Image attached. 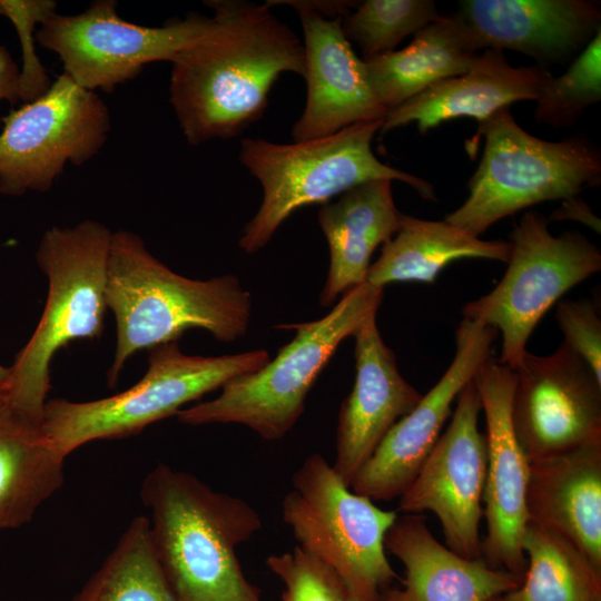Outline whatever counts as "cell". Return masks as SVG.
Returning a JSON list of instances; mask_svg holds the SVG:
<instances>
[{"instance_id":"1","label":"cell","mask_w":601,"mask_h":601,"mask_svg":"<svg viewBox=\"0 0 601 601\" xmlns=\"http://www.w3.org/2000/svg\"><path fill=\"white\" fill-rule=\"evenodd\" d=\"M208 31L171 62L169 101L186 140L230 139L265 112L278 77L306 72L303 41L270 7L243 0L205 1Z\"/></svg>"},{"instance_id":"2","label":"cell","mask_w":601,"mask_h":601,"mask_svg":"<svg viewBox=\"0 0 601 601\" xmlns=\"http://www.w3.org/2000/svg\"><path fill=\"white\" fill-rule=\"evenodd\" d=\"M140 496L177 601H262L236 554L262 526L252 505L164 463L147 474Z\"/></svg>"},{"instance_id":"3","label":"cell","mask_w":601,"mask_h":601,"mask_svg":"<svg viewBox=\"0 0 601 601\" xmlns=\"http://www.w3.org/2000/svg\"><path fill=\"white\" fill-rule=\"evenodd\" d=\"M106 300L117 324L110 385L138 351L177 342L193 328L230 343L247 334L252 317V295L237 276L184 277L155 258L140 236L127 230L112 233Z\"/></svg>"},{"instance_id":"4","label":"cell","mask_w":601,"mask_h":601,"mask_svg":"<svg viewBox=\"0 0 601 601\" xmlns=\"http://www.w3.org/2000/svg\"><path fill=\"white\" fill-rule=\"evenodd\" d=\"M382 122L383 119L358 122L326 137L292 144L243 139L239 160L259 181L263 199L244 227L238 246L247 254L256 253L298 208L324 205L372 180H400L423 199L436 201L434 187L427 180L376 158L372 140Z\"/></svg>"},{"instance_id":"5","label":"cell","mask_w":601,"mask_h":601,"mask_svg":"<svg viewBox=\"0 0 601 601\" xmlns=\"http://www.w3.org/2000/svg\"><path fill=\"white\" fill-rule=\"evenodd\" d=\"M111 237L105 225L86 219L71 227H51L40 240L36 259L48 277V296L4 383L13 403L35 418L42 421L56 353L72 341L102 334Z\"/></svg>"},{"instance_id":"6","label":"cell","mask_w":601,"mask_h":601,"mask_svg":"<svg viewBox=\"0 0 601 601\" xmlns=\"http://www.w3.org/2000/svg\"><path fill=\"white\" fill-rule=\"evenodd\" d=\"M382 299L383 288L365 282L317 321L275 326L296 334L274 359L228 381L216 398L181 408L178 421L194 426L235 423L267 441L283 439L302 416L307 394L339 344L377 313Z\"/></svg>"},{"instance_id":"7","label":"cell","mask_w":601,"mask_h":601,"mask_svg":"<svg viewBox=\"0 0 601 601\" xmlns=\"http://www.w3.org/2000/svg\"><path fill=\"white\" fill-rule=\"evenodd\" d=\"M480 136L485 145L467 183L469 196L444 218L472 236L524 208L571 198L601 183V151L585 136L540 139L525 131L509 108L479 122L472 142Z\"/></svg>"},{"instance_id":"8","label":"cell","mask_w":601,"mask_h":601,"mask_svg":"<svg viewBox=\"0 0 601 601\" xmlns=\"http://www.w3.org/2000/svg\"><path fill=\"white\" fill-rule=\"evenodd\" d=\"M269 361V353L262 348L198 356L181 353L177 342L166 343L150 349L146 374L121 393L88 402L48 400L42 427L52 450L65 460L91 441L137 434Z\"/></svg>"},{"instance_id":"9","label":"cell","mask_w":601,"mask_h":601,"mask_svg":"<svg viewBox=\"0 0 601 601\" xmlns=\"http://www.w3.org/2000/svg\"><path fill=\"white\" fill-rule=\"evenodd\" d=\"M397 516L355 493L318 453L294 473L282 502L283 521L298 546L335 570L361 601H380L396 578L385 538Z\"/></svg>"},{"instance_id":"10","label":"cell","mask_w":601,"mask_h":601,"mask_svg":"<svg viewBox=\"0 0 601 601\" xmlns=\"http://www.w3.org/2000/svg\"><path fill=\"white\" fill-rule=\"evenodd\" d=\"M548 218L526 211L511 234L512 250L504 276L487 294L466 303L463 318L501 332L499 362L520 365L533 329L570 288L601 269V253L582 233L553 236Z\"/></svg>"},{"instance_id":"11","label":"cell","mask_w":601,"mask_h":601,"mask_svg":"<svg viewBox=\"0 0 601 601\" xmlns=\"http://www.w3.org/2000/svg\"><path fill=\"white\" fill-rule=\"evenodd\" d=\"M0 194L45 193L70 162L104 146L110 115L101 98L62 72L48 91L0 119Z\"/></svg>"},{"instance_id":"12","label":"cell","mask_w":601,"mask_h":601,"mask_svg":"<svg viewBox=\"0 0 601 601\" xmlns=\"http://www.w3.org/2000/svg\"><path fill=\"white\" fill-rule=\"evenodd\" d=\"M210 24L211 18L190 13L161 27H145L121 19L115 1L99 0L78 14L53 13L40 24L36 40L60 57L63 72L79 86L112 92L145 65L173 62Z\"/></svg>"},{"instance_id":"13","label":"cell","mask_w":601,"mask_h":601,"mask_svg":"<svg viewBox=\"0 0 601 601\" xmlns=\"http://www.w3.org/2000/svg\"><path fill=\"white\" fill-rule=\"evenodd\" d=\"M481 411L472 380L459 394L450 424L398 502L404 514L434 513L445 545L467 559L482 558L486 440L479 430Z\"/></svg>"},{"instance_id":"14","label":"cell","mask_w":601,"mask_h":601,"mask_svg":"<svg viewBox=\"0 0 601 601\" xmlns=\"http://www.w3.org/2000/svg\"><path fill=\"white\" fill-rule=\"evenodd\" d=\"M514 372L512 423L529 460L601 443V382L564 343L526 351Z\"/></svg>"},{"instance_id":"15","label":"cell","mask_w":601,"mask_h":601,"mask_svg":"<svg viewBox=\"0 0 601 601\" xmlns=\"http://www.w3.org/2000/svg\"><path fill=\"white\" fill-rule=\"evenodd\" d=\"M473 383L486 422L483 492L486 533L481 543L482 559L494 569L523 577L526 556L522 539L529 521L530 460L512 423L515 372L491 355L477 368Z\"/></svg>"},{"instance_id":"16","label":"cell","mask_w":601,"mask_h":601,"mask_svg":"<svg viewBox=\"0 0 601 601\" xmlns=\"http://www.w3.org/2000/svg\"><path fill=\"white\" fill-rule=\"evenodd\" d=\"M497 329L463 318L455 332L454 357L437 383L391 428L351 482L374 501L400 497L433 450L452 406L480 365L493 355Z\"/></svg>"},{"instance_id":"17","label":"cell","mask_w":601,"mask_h":601,"mask_svg":"<svg viewBox=\"0 0 601 601\" xmlns=\"http://www.w3.org/2000/svg\"><path fill=\"white\" fill-rule=\"evenodd\" d=\"M452 14L472 52L509 49L543 68L580 53L601 30L595 0H464Z\"/></svg>"},{"instance_id":"18","label":"cell","mask_w":601,"mask_h":601,"mask_svg":"<svg viewBox=\"0 0 601 601\" xmlns=\"http://www.w3.org/2000/svg\"><path fill=\"white\" fill-rule=\"evenodd\" d=\"M293 7L299 17L306 59V104L292 127L293 141L326 137L354 124L383 119L387 110L368 82L363 59L342 31V18L329 19L299 0L267 1Z\"/></svg>"},{"instance_id":"19","label":"cell","mask_w":601,"mask_h":601,"mask_svg":"<svg viewBox=\"0 0 601 601\" xmlns=\"http://www.w3.org/2000/svg\"><path fill=\"white\" fill-rule=\"evenodd\" d=\"M355 382L343 401L336 427V473L351 485L391 428L422 398L400 373L394 352L370 316L353 335Z\"/></svg>"},{"instance_id":"20","label":"cell","mask_w":601,"mask_h":601,"mask_svg":"<svg viewBox=\"0 0 601 601\" xmlns=\"http://www.w3.org/2000/svg\"><path fill=\"white\" fill-rule=\"evenodd\" d=\"M385 550L402 562L405 578L401 588L384 590L380 601H491L518 588L523 578L450 550L420 514L397 516Z\"/></svg>"},{"instance_id":"21","label":"cell","mask_w":601,"mask_h":601,"mask_svg":"<svg viewBox=\"0 0 601 601\" xmlns=\"http://www.w3.org/2000/svg\"><path fill=\"white\" fill-rule=\"evenodd\" d=\"M551 73L539 65L514 67L503 51L486 49L462 75L441 80L388 110L380 132L416 124L422 134L442 122L472 117L484 121L502 108L534 100Z\"/></svg>"},{"instance_id":"22","label":"cell","mask_w":601,"mask_h":601,"mask_svg":"<svg viewBox=\"0 0 601 601\" xmlns=\"http://www.w3.org/2000/svg\"><path fill=\"white\" fill-rule=\"evenodd\" d=\"M526 511L601 568V443L531 459Z\"/></svg>"},{"instance_id":"23","label":"cell","mask_w":601,"mask_h":601,"mask_svg":"<svg viewBox=\"0 0 601 601\" xmlns=\"http://www.w3.org/2000/svg\"><path fill=\"white\" fill-rule=\"evenodd\" d=\"M401 214L387 179L361 184L319 208L318 224L331 256L321 306H332L366 282L372 254L398 231Z\"/></svg>"},{"instance_id":"24","label":"cell","mask_w":601,"mask_h":601,"mask_svg":"<svg viewBox=\"0 0 601 601\" xmlns=\"http://www.w3.org/2000/svg\"><path fill=\"white\" fill-rule=\"evenodd\" d=\"M63 463L42 421L20 410L0 383V531L29 523L63 483Z\"/></svg>"},{"instance_id":"25","label":"cell","mask_w":601,"mask_h":601,"mask_svg":"<svg viewBox=\"0 0 601 601\" xmlns=\"http://www.w3.org/2000/svg\"><path fill=\"white\" fill-rule=\"evenodd\" d=\"M511 250V242L483 240L444 219L427 220L401 214L400 229L371 264L366 283L380 288L397 282L430 284L456 259L483 258L508 263Z\"/></svg>"},{"instance_id":"26","label":"cell","mask_w":601,"mask_h":601,"mask_svg":"<svg viewBox=\"0 0 601 601\" xmlns=\"http://www.w3.org/2000/svg\"><path fill=\"white\" fill-rule=\"evenodd\" d=\"M476 57L453 14H442L416 32L407 47L363 61L374 95L388 111L434 83L464 73Z\"/></svg>"},{"instance_id":"27","label":"cell","mask_w":601,"mask_h":601,"mask_svg":"<svg viewBox=\"0 0 601 601\" xmlns=\"http://www.w3.org/2000/svg\"><path fill=\"white\" fill-rule=\"evenodd\" d=\"M521 584L501 601H601V568L560 534L528 521Z\"/></svg>"},{"instance_id":"28","label":"cell","mask_w":601,"mask_h":601,"mask_svg":"<svg viewBox=\"0 0 601 601\" xmlns=\"http://www.w3.org/2000/svg\"><path fill=\"white\" fill-rule=\"evenodd\" d=\"M70 601H177L156 555L149 519H132L112 552Z\"/></svg>"},{"instance_id":"29","label":"cell","mask_w":601,"mask_h":601,"mask_svg":"<svg viewBox=\"0 0 601 601\" xmlns=\"http://www.w3.org/2000/svg\"><path fill=\"white\" fill-rule=\"evenodd\" d=\"M442 14L432 0H366L342 19L347 41L355 42L363 59L394 51L406 37L415 35Z\"/></svg>"},{"instance_id":"30","label":"cell","mask_w":601,"mask_h":601,"mask_svg":"<svg viewBox=\"0 0 601 601\" xmlns=\"http://www.w3.org/2000/svg\"><path fill=\"white\" fill-rule=\"evenodd\" d=\"M601 99V30L572 61L568 70L549 76L542 83L534 120L554 128L574 125L591 105Z\"/></svg>"},{"instance_id":"31","label":"cell","mask_w":601,"mask_h":601,"mask_svg":"<svg viewBox=\"0 0 601 601\" xmlns=\"http://www.w3.org/2000/svg\"><path fill=\"white\" fill-rule=\"evenodd\" d=\"M267 566L284 583L282 601H348L349 592L328 564L300 546L273 554Z\"/></svg>"},{"instance_id":"32","label":"cell","mask_w":601,"mask_h":601,"mask_svg":"<svg viewBox=\"0 0 601 601\" xmlns=\"http://www.w3.org/2000/svg\"><path fill=\"white\" fill-rule=\"evenodd\" d=\"M53 0H0V14L14 26L22 51L19 100L31 102L45 95L51 86L49 76L35 48L36 26L56 13Z\"/></svg>"},{"instance_id":"33","label":"cell","mask_w":601,"mask_h":601,"mask_svg":"<svg viewBox=\"0 0 601 601\" xmlns=\"http://www.w3.org/2000/svg\"><path fill=\"white\" fill-rule=\"evenodd\" d=\"M564 344L591 368L601 382V321L588 298L559 302L555 312Z\"/></svg>"},{"instance_id":"34","label":"cell","mask_w":601,"mask_h":601,"mask_svg":"<svg viewBox=\"0 0 601 601\" xmlns=\"http://www.w3.org/2000/svg\"><path fill=\"white\" fill-rule=\"evenodd\" d=\"M554 220H573L581 223L595 233L601 231V221L597 217L590 206L578 196L563 199L560 207L551 213L548 221Z\"/></svg>"},{"instance_id":"35","label":"cell","mask_w":601,"mask_h":601,"mask_svg":"<svg viewBox=\"0 0 601 601\" xmlns=\"http://www.w3.org/2000/svg\"><path fill=\"white\" fill-rule=\"evenodd\" d=\"M20 69L8 49L0 45V102L14 105L19 100Z\"/></svg>"},{"instance_id":"36","label":"cell","mask_w":601,"mask_h":601,"mask_svg":"<svg viewBox=\"0 0 601 601\" xmlns=\"http://www.w3.org/2000/svg\"><path fill=\"white\" fill-rule=\"evenodd\" d=\"M9 375V368L0 364V383H6Z\"/></svg>"},{"instance_id":"37","label":"cell","mask_w":601,"mask_h":601,"mask_svg":"<svg viewBox=\"0 0 601 601\" xmlns=\"http://www.w3.org/2000/svg\"><path fill=\"white\" fill-rule=\"evenodd\" d=\"M348 601H361V600H358V599H356V598L349 595V600H348Z\"/></svg>"},{"instance_id":"38","label":"cell","mask_w":601,"mask_h":601,"mask_svg":"<svg viewBox=\"0 0 601 601\" xmlns=\"http://www.w3.org/2000/svg\"><path fill=\"white\" fill-rule=\"evenodd\" d=\"M491 601H501V599L499 597V598L492 599Z\"/></svg>"}]
</instances>
